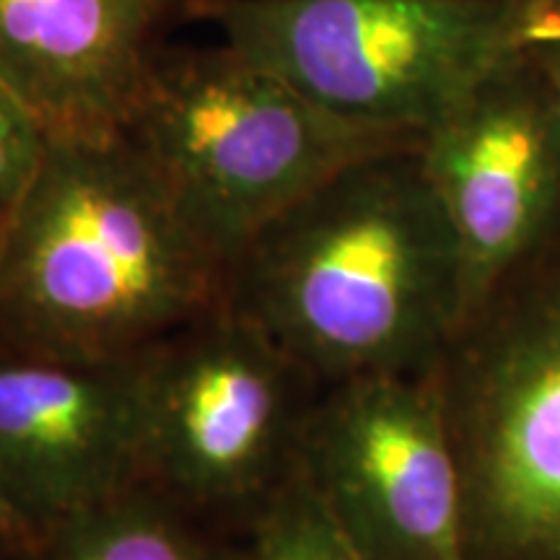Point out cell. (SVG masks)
<instances>
[{
  "label": "cell",
  "mask_w": 560,
  "mask_h": 560,
  "mask_svg": "<svg viewBox=\"0 0 560 560\" xmlns=\"http://www.w3.org/2000/svg\"><path fill=\"white\" fill-rule=\"evenodd\" d=\"M37 552L42 560H213L149 486L58 524Z\"/></svg>",
  "instance_id": "8fae6325"
},
{
  "label": "cell",
  "mask_w": 560,
  "mask_h": 560,
  "mask_svg": "<svg viewBox=\"0 0 560 560\" xmlns=\"http://www.w3.org/2000/svg\"><path fill=\"white\" fill-rule=\"evenodd\" d=\"M418 149L350 164L231 262L226 304L314 384L429 371L462 327L459 244Z\"/></svg>",
  "instance_id": "6da1fadb"
},
{
  "label": "cell",
  "mask_w": 560,
  "mask_h": 560,
  "mask_svg": "<svg viewBox=\"0 0 560 560\" xmlns=\"http://www.w3.org/2000/svg\"><path fill=\"white\" fill-rule=\"evenodd\" d=\"M229 270L125 136L55 138L0 247L13 353L104 363L219 310Z\"/></svg>",
  "instance_id": "7a4b0ae2"
},
{
  "label": "cell",
  "mask_w": 560,
  "mask_h": 560,
  "mask_svg": "<svg viewBox=\"0 0 560 560\" xmlns=\"http://www.w3.org/2000/svg\"><path fill=\"white\" fill-rule=\"evenodd\" d=\"M172 0H0V83L55 138L125 136Z\"/></svg>",
  "instance_id": "30bf717a"
},
{
  "label": "cell",
  "mask_w": 560,
  "mask_h": 560,
  "mask_svg": "<svg viewBox=\"0 0 560 560\" xmlns=\"http://www.w3.org/2000/svg\"><path fill=\"white\" fill-rule=\"evenodd\" d=\"M3 231H5V229H0V247H3Z\"/></svg>",
  "instance_id": "e0dca14e"
},
{
  "label": "cell",
  "mask_w": 560,
  "mask_h": 560,
  "mask_svg": "<svg viewBox=\"0 0 560 560\" xmlns=\"http://www.w3.org/2000/svg\"><path fill=\"white\" fill-rule=\"evenodd\" d=\"M524 50L560 42V0H516Z\"/></svg>",
  "instance_id": "5bb4252c"
},
{
  "label": "cell",
  "mask_w": 560,
  "mask_h": 560,
  "mask_svg": "<svg viewBox=\"0 0 560 560\" xmlns=\"http://www.w3.org/2000/svg\"><path fill=\"white\" fill-rule=\"evenodd\" d=\"M532 55V60L537 62V68L542 70L545 81L556 96L558 109H560V42L556 45H545V47H535V50H527Z\"/></svg>",
  "instance_id": "2e32d148"
},
{
  "label": "cell",
  "mask_w": 560,
  "mask_h": 560,
  "mask_svg": "<svg viewBox=\"0 0 560 560\" xmlns=\"http://www.w3.org/2000/svg\"><path fill=\"white\" fill-rule=\"evenodd\" d=\"M50 136L32 109L0 83V229L9 226L45 164Z\"/></svg>",
  "instance_id": "4fadbf2b"
},
{
  "label": "cell",
  "mask_w": 560,
  "mask_h": 560,
  "mask_svg": "<svg viewBox=\"0 0 560 560\" xmlns=\"http://www.w3.org/2000/svg\"><path fill=\"white\" fill-rule=\"evenodd\" d=\"M418 156L457 236L467 319L560 229V109L532 55L488 75Z\"/></svg>",
  "instance_id": "ba28073f"
},
{
  "label": "cell",
  "mask_w": 560,
  "mask_h": 560,
  "mask_svg": "<svg viewBox=\"0 0 560 560\" xmlns=\"http://www.w3.org/2000/svg\"><path fill=\"white\" fill-rule=\"evenodd\" d=\"M310 384L223 299L145 353L143 482L195 506L262 503L293 467Z\"/></svg>",
  "instance_id": "8992f818"
},
{
  "label": "cell",
  "mask_w": 560,
  "mask_h": 560,
  "mask_svg": "<svg viewBox=\"0 0 560 560\" xmlns=\"http://www.w3.org/2000/svg\"><path fill=\"white\" fill-rule=\"evenodd\" d=\"M145 353L0 355V480L42 532L143 482Z\"/></svg>",
  "instance_id": "9c48e42d"
},
{
  "label": "cell",
  "mask_w": 560,
  "mask_h": 560,
  "mask_svg": "<svg viewBox=\"0 0 560 560\" xmlns=\"http://www.w3.org/2000/svg\"><path fill=\"white\" fill-rule=\"evenodd\" d=\"M125 138L226 270L335 174L423 143L340 120L229 45L161 52Z\"/></svg>",
  "instance_id": "3957f363"
},
{
  "label": "cell",
  "mask_w": 560,
  "mask_h": 560,
  "mask_svg": "<svg viewBox=\"0 0 560 560\" xmlns=\"http://www.w3.org/2000/svg\"><path fill=\"white\" fill-rule=\"evenodd\" d=\"M330 115L423 138L524 50L516 0H187Z\"/></svg>",
  "instance_id": "277c9868"
},
{
  "label": "cell",
  "mask_w": 560,
  "mask_h": 560,
  "mask_svg": "<svg viewBox=\"0 0 560 560\" xmlns=\"http://www.w3.org/2000/svg\"><path fill=\"white\" fill-rule=\"evenodd\" d=\"M470 560H560V229L441 359Z\"/></svg>",
  "instance_id": "5b68a950"
},
{
  "label": "cell",
  "mask_w": 560,
  "mask_h": 560,
  "mask_svg": "<svg viewBox=\"0 0 560 560\" xmlns=\"http://www.w3.org/2000/svg\"><path fill=\"white\" fill-rule=\"evenodd\" d=\"M42 532L16 506L9 488L0 480V552H37Z\"/></svg>",
  "instance_id": "9a60e30c"
},
{
  "label": "cell",
  "mask_w": 560,
  "mask_h": 560,
  "mask_svg": "<svg viewBox=\"0 0 560 560\" xmlns=\"http://www.w3.org/2000/svg\"><path fill=\"white\" fill-rule=\"evenodd\" d=\"M293 467L363 560H470L441 363L327 387Z\"/></svg>",
  "instance_id": "52a82bcc"
},
{
  "label": "cell",
  "mask_w": 560,
  "mask_h": 560,
  "mask_svg": "<svg viewBox=\"0 0 560 560\" xmlns=\"http://www.w3.org/2000/svg\"><path fill=\"white\" fill-rule=\"evenodd\" d=\"M234 560H363L296 467L278 482L255 516Z\"/></svg>",
  "instance_id": "7c38bea8"
}]
</instances>
